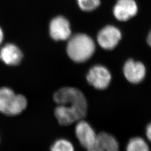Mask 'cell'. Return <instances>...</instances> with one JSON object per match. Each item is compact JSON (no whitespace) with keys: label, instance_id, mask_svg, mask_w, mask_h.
Wrapping results in <instances>:
<instances>
[{"label":"cell","instance_id":"5","mask_svg":"<svg viewBox=\"0 0 151 151\" xmlns=\"http://www.w3.org/2000/svg\"><path fill=\"white\" fill-rule=\"evenodd\" d=\"M97 132L90 122L81 119L76 123L75 134L80 146L86 151L94 145Z\"/></svg>","mask_w":151,"mask_h":151},{"label":"cell","instance_id":"10","mask_svg":"<svg viewBox=\"0 0 151 151\" xmlns=\"http://www.w3.org/2000/svg\"><path fill=\"white\" fill-rule=\"evenodd\" d=\"M138 7L134 0H117L114 7V15L119 21L129 20L137 14Z\"/></svg>","mask_w":151,"mask_h":151},{"label":"cell","instance_id":"3","mask_svg":"<svg viewBox=\"0 0 151 151\" xmlns=\"http://www.w3.org/2000/svg\"><path fill=\"white\" fill-rule=\"evenodd\" d=\"M27 100L24 95L16 93L9 87L0 88V113L7 116L22 114L27 107Z\"/></svg>","mask_w":151,"mask_h":151},{"label":"cell","instance_id":"11","mask_svg":"<svg viewBox=\"0 0 151 151\" xmlns=\"http://www.w3.org/2000/svg\"><path fill=\"white\" fill-rule=\"evenodd\" d=\"M22 54L20 49L12 44H7L0 50V59L6 65H16L21 62Z\"/></svg>","mask_w":151,"mask_h":151},{"label":"cell","instance_id":"14","mask_svg":"<svg viewBox=\"0 0 151 151\" xmlns=\"http://www.w3.org/2000/svg\"><path fill=\"white\" fill-rule=\"evenodd\" d=\"M77 2L81 10L85 11H93L100 4V0H77Z\"/></svg>","mask_w":151,"mask_h":151},{"label":"cell","instance_id":"13","mask_svg":"<svg viewBox=\"0 0 151 151\" xmlns=\"http://www.w3.org/2000/svg\"><path fill=\"white\" fill-rule=\"evenodd\" d=\"M50 151H75V148L70 140L60 138L55 140L52 145Z\"/></svg>","mask_w":151,"mask_h":151},{"label":"cell","instance_id":"6","mask_svg":"<svg viewBox=\"0 0 151 151\" xmlns=\"http://www.w3.org/2000/svg\"><path fill=\"white\" fill-rule=\"evenodd\" d=\"M123 72L125 80L134 85H139L144 81L147 73L144 64L133 60H128L125 63Z\"/></svg>","mask_w":151,"mask_h":151},{"label":"cell","instance_id":"8","mask_svg":"<svg viewBox=\"0 0 151 151\" xmlns=\"http://www.w3.org/2000/svg\"><path fill=\"white\" fill-rule=\"evenodd\" d=\"M121 38V32L117 27L108 25L104 27L99 32L97 42L103 49L111 50L118 44Z\"/></svg>","mask_w":151,"mask_h":151},{"label":"cell","instance_id":"2","mask_svg":"<svg viewBox=\"0 0 151 151\" xmlns=\"http://www.w3.org/2000/svg\"><path fill=\"white\" fill-rule=\"evenodd\" d=\"M53 100L57 105L75 108L87 116L89 108L87 97L83 92L77 87L67 86L60 88L54 93Z\"/></svg>","mask_w":151,"mask_h":151},{"label":"cell","instance_id":"4","mask_svg":"<svg viewBox=\"0 0 151 151\" xmlns=\"http://www.w3.org/2000/svg\"><path fill=\"white\" fill-rule=\"evenodd\" d=\"M88 85L96 91H105L110 87L112 76L108 68L103 65H95L89 70L86 75Z\"/></svg>","mask_w":151,"mask_h":151},{"label":"cell","instance_id":"15","mask_svg":"<svg viewBox=\"0 0 151 151\" xmlns=\"http://www.w3.org/2000/svg\"><path fill=\"white\" fill-rule=\"evenodd\" d=\"M86 151H119L113 146L99 142H95L94 145Z\"/></svg>","mask_w":151,"mask_h":151},{"label":"cell","instance_id":"9","mask_svg":"<svg viewBox=\"0 0 151 151\" xmlns=\"http://www.w3.org/2000/svg\"><path fill=\"white\" fill-rule=\"evenodd\" d=\"M49 33L55 40H65L70 38V24L63 16L55 17L49 25Z\"/></svg>","mask_w":151,"mask_h":151},{"label":"cell","instance_id":"1","mask_svg":"<svg viewBox=\"0 0 151 151\" xmlns=\"http://www.w3.org/2000/svg\"><path fill=\"white\" fill-rule=\"evenodd\" d=\"M95 50L93 40L85 34H76L71 37L67 46L68 55L77 63H83L89 60Z\"/></svg>","mask_w":151,"mask_h":151},{"label":"cell","instance_id":"12","mask_svg":"<svg viewBox=\"0 0 151 151\" xmlns=\"http://www.w3.org/2000/svg\"><path fill=\"white\" fill-rule=\"evenodd\" d=\"M124 151H151V146L143 136L134 135L129 138L124 147Z\"/></svg>","mask_w":151,"mask_h":151},{"label":"cell","instance_id":"7","mask_svg":"<svg viewBox=\"0 0 151 151\" xmlns=\"http://www.w3.org/2000/svg\"><path fill=\"white\" fill-rule=\"evenodd\" d=\"M54 115L58 123L62 126H69L81 119L86 118L85 114L65 105H57L54 109Z\"/></svg>","mask_w":151,"mask_h":151},{"label":"cell","instance_id":"16","mask_svg":"<svg viewBox=\"0 0 151 151\" xmlns=\"http://www.w3.org/2000/svg\"><path fill=\"white\" fill-rule=\"evenodd\" d=\"M144 134L146 138V140L151 143V120L146 124Z\"/></svg>","mask_w":151,"mask_h":151},{"label":"cell","instance_id":"18","mask_svg":"<svg viewBox=\"0 0 151 151\" xmlns=\"http://www.w3.org/2000/svg\"><path fill=\"white\" fill-rule=\"evenodd\" d=\"M3 39H4V34H3V32H2V29L0 28V44L3 41Z\"/></svg>","mask_w":151,"mask_h":151},{"label":"cell","instance_id":"17","mask_svg":"<svg viewBox=\"0 0 151 151\" xmlns=\"http://www.w3.org/2000/svg\"><path fill=\"white\" fill-rule=\"evenodd\" d=\"M147 43L149 44V45L151 47V30L150 32H149V34L147 37Z\"/></svg>","mask_w":151,"mask_h":151}]
</instances>
